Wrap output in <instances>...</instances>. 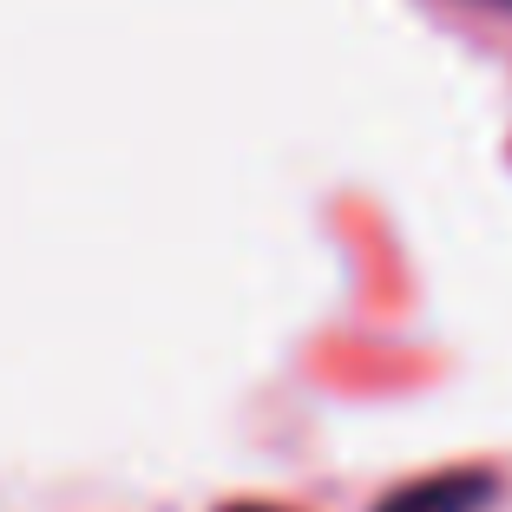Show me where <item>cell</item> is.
I'll use <instances>...</instances> for the list:
<instances>
[{
	"label": "cell",
	"mask_w": 512,
	"mask_h": 512,
	"mask_svg": "<svg viewBox=\"0 0 512 512\" xmlns=\"http://www.w3.org/2000/svg\"><path fill=\"white\" fill-rule=\"evenodd\" d=\"M493 499L486 473H434V480H414L388 499L381 512H480Z\"/></svg>",
	"instance_id": "1"
},
{
	"label": "cell",
	"mask_w": 512,
	"mask_h": 512,
	"mask_svg": "<svg viewBox=\"0 0 512 512\" xmlns=\"http://www.w3.org/2000/svg\"><path fill=\"white\" fill-rule=\"evenodd\" d=\"M230 512H276V506H230Z\"/></svg>",
	"instance_id": "2"
},
{
	"label": "cell",
	"mask_w": 512,
	"mask_h": 512,
	"mask_svg": "<svg viewBox=\"0 0 512 512\" xmlns=\"http://www.w3.org/2000/svg\"><path fill=\"white\" fill-rule=\"evenodd\" d=\"M480 7H512V0H480Z\"/></svg>",
	"instance_id": "3"
}]
</instances>
